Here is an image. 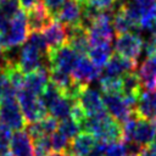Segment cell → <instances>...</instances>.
<instances>
[{
  "mask_svg": "<svg viewBox=\"0 0 156 156\" xmlns=\"http://www.w3.org/2000/svg\"><path fill=\"white\" fill-rule=\"evenodd\" d=\"M27 40H28L32 45H34V46L39 50V52H40L43 56H44V55H45V56L48 55V52H49V46H48L46 40H45V38H44V35H43L41 32H30Z\"/></svg>",
  "mask_w": 156,
  "mask_h": 156,
  "instance_id": "4dcf8cb0",
  "label": "cell"
},
{
  "mask_svg": "<svg viewBox=\"0 0 156 156\" xmlns=\"http://www.w3.org/2000/svg\"><path fill=\"white\" fill-rule=\"evenodd\" d=\"M100 73H101V68L95 66L89 57L80 56L71 74L73 79H76L77 82L89 85L91 82L100 78Z\"/></svg>",
  "mask_w": 156,
  "mask_h": 156,
  "instance_id": "8fae6325",
  "label": "cell"
},
{
  "mask_svg": "<svg viewBox=\"0 0 156 156\" xmlns=\"http://www.w3.org/2000/svg\"><path fill=\"white\" fill-rule=\"evenodd\" d=\"M54 20V16L50 13L48 7L44 5L41 0L37 2V5L30 9L27 13V21H28V28L30 32H41L45 27H48L51 21Z\"/></svg>",
  "mask_w": 156,
  "mask_h": 156,
  "instance_id": "7c38bea8",
  "label": "cell"
},
{
  "mask_svg": "<svg viewBox=\"0 0 156 156\" xmlns=\"http://www.w3.org/2000/svg\"><path fill=\"white\" fill-rule=\"evenodd\" d=\"M17 90L11 85L9 76L5 71L0 72V101L7 96H16Z\"/></svg>",
  "mask_w": 156,
  "mask_h": 156,
  "instance_id": "1f68e13d",
  "label": "cell"
},
{
  "mask_svg": "<svg viewBox=\"0 0 156 156\" xmlns=\"http://www.w3.org/2000/svg\"><path fill=\"white\" fill-rule=\"evenodd\" d=\"M73 104H74V100H72V99L67 98L65 94H62L48 107V112L50 113V116L55 117L57 121H62L65 118L71 117V111H72Z\"/></svg>",
  "mask_w": 156,
  "mask_h": 156,
  "instance_id": "603a6c76",
  "label": "cell"
},
{
  "mask_svg": "<svg viewBox=\"0 0 156 156\" xmlns=\"http://www.w3.org/2000/svg\"><path fill=\"white\" fill-rule=\"evenodd\" d=\"M48 83H49V67L44 65L37 71L24 74L22 88L39 96L41 91L45 89Z\"/></svg>",
  "mask_w": 156,
  "mask_h": 156,
  "instance_id": "2e32d148",
  "label": "cell"
},
{
  "mask_svg": "<svg viewBox=\"0 0 156 156\" xmlns=\"http://www.w3.org/2000/svg\"><path fill=\"white\" fill-rule=\"evenodd\" d=\"M116 0H88L87 4H90L100 10H111L115 5Z\"/></svg>",
  "mask_w": 156,
  "mask_h": 156,
  "instance_id": "8d00e7d4",
  "label": "cell"
},
{
  "mask_svg": "<svg viewBox=\"0 0 156 156\" xmlns=\"http://www.w3.org/2000/svg\"><path fill=\"white\" fill-rule=\"evenodd\" d=\"M50 141H51V150L54 151H68L69 145H71V139H68L66 135L60 133L58 130L54 132L50 135Z\"/></svg>",
  "mask_w": 156,
  "mask_h": 156,
  "instance_id": "f546056e",
  "label": "cell"
},
{
  "mask_svg": "<svg viewBox=\"0 0 156 156\" xmlns=\"http://www.w3.org/2000/svg\"><path fill=\"white\" fill-rule=\"evenodd\" d=\"M2 52H4V49H2L1 45H0V58H1V56H2Z\"/></svg>",
  "mask_w": 156,
  "mask_h": 156,
  "instance_id": "bcb514c9",
  "label": "cell"
},
{
  "mask_svg": "<svg viewBox=\"0 0 156 156\" xmlns=\"http://www.w3.org/2000/svg\"><path fill=\"white\" fill-rule=\"evenodd\" d=\"M43 55L39 52V50L32 45L28 40H26L20 49V60H18V68L24 73H30L40 68L43 65L41 61ZM48 66V65H46Z\"/></svg>",
  "mask_w": 156,
  "mask_h": 156,
  "instance_id": "9c48e42d",
  "label": "cell"
},
{
  "mask_svg": "<svg viewBox=\"0 0 156 156\" xmlns=\"http://www.w3.org/2000/svg\"><path fill=\"white\" fill-rule=\"evenodd\" d=\"M112 18H113L112 10L101 11L99 17L87 29L90 45L94 46V45H105L112 43L113 33H115V29L111 26Z\"/></svg>",
  "mask_w": 156,
  "mask_h": 156,
  "instance_id": "3957f363",
  "label": "cell"
},
{
  "mask_svg": "<svg viewBox=\"0 0 156 156\" xmlns=\"http://www.w3.org/2000/svg\"><path fill=\"white\" fill-rule=\"evenodd\" d=\"M95 143L96 138L91 133L82 130L76 138L71 140V145L67 152L71 156H87Z\"/></svg>",
  "mask_w": 156,
  "mask_h": 156,
  "instance_id": "44dd1931",
  "label": "cell"
},
{
  "mask_svg": "<svg viewBox=\"0 0 156 156\" xmlns=\"http://www.w3.org/2000/svg\"><path fill=\"white\" fill-rule=\"evenodd\" d=\"M113 29L117 34H123V33H128L129 30H133L135 34H138L135 27L133 26V23L128 20V17L126 16V13L123 12L122 9H117L113 12Z\"/></svg>",
  "mask_w": 156,
  "mask_h": 156,
  "instance_id": "4316f807",
  "label": "cell"
},
{
  "mask_svg": "<svg viewBox=\"0 0 156 156\" xmlns=\"http://www.w3.org/2000/svg\"><path fill=\"white\" fill-rule=\"evenodd\" d=\"M99 85L104 94H121L122 93V78L102 76L99 78Z\"/></svg>",
  "mask_w": 156,
  "mask_h": 156,
  "instance_id": "83f0119b",
  "label": "cell"
},
{
  "mask_svg": "<svg viewBox=\"0 0 156 156\" xmlns=\"http://www.w3.org/2000/svg\"><path fill=\"white\" fill-rule=\"evenodd\" d=\"M0 156H12V154L10 152V150H7V151H4V152H0Z\"/></svg>",
  "mask_w": 156,
  "mask_h": 156,
  "instance_id": "ee69618b",
  "label": "cell"
},
{
  "mask_svg": "<svg viewBox=\"0 0 156 156\" xmlns=\"http://www.w3.org/2000/svg\"><path fill=\"white\" fill-rule=\"evenodd\" d=\"M29 34L27 13L22 9H20L16 15L11 18L10 26L6 32L0 34V45L2 49H10L13 46H21L27 39Z\"/></svg>",
  "mask_w": 156,
  "mask_h": 156,
  "instance_id": "7a4b0ae2",
  "label": "cell"
},
{
  "mask_svg": "<svg viewBox=\"0 0 156 156\" xmlns=\"http://www.w3.org/2000/svg\"><path fill=\"white\" fill-rule=\"evenodd\" d=\"M102 100L107 113L121 124L134 112V110L126 102L122 94H104Z\"/></svg>",
  "mask_w": 156,
  "mask_h": 156,
  "instance_id": "ba28073f",
  "label": "cell"
},
{
  "mask_svg": "<svg viewBox=\"0 0 156 156\" xmlns=\"http://www.w3.org/2000/svg\"><path fill=\"white\" fill-rule=\"evenodd\" d=\"M54 18L65 27L77 26L82 22V5L76 0H66L63 5L55 12Z\"/></svg>",
  "mask_w": 156,
  "mask_h": 156,
  "instance_id": "4fadbf2b",
  "label": "cell"
},
{
  "mask_svg": "<svg viewBox=\"0 0 156 156\" xmlns=\"http://www.w3.org/2000/svg\"><path fill=\"white\" fill-rule=\"evenodd\" d=\"M1 71H2V69H1V68H0V72H1Z\"/></svg>",
  "mask_w": 156,
  "mask_h": 156,
  "instance_id": "681fc988",
  "label": "cell"
},
{
  "mask_svg": "<svg viewBox=\"0 0 156 156\" xmlns=\"http://www.w3.org/2000/svg\"><path fill=\"white\" fill-rule=\"evenodd\" d=\"M41 1H43L44 5L48 7V10L50 11V13L54 16L55 12L63 5V2H65L66 0H41Z\"/></svg>",
  "mask_w": 156,
  "mask_h": 156,
  "instance_id": "74e56055",
  "label": "cell"
},
{
  "mask_svg": "<svg viewBox=\"0 0 156 156\" xmlns=\"http://www.w3.org/2000/svg\"><path fill=\"white\" fill-rule=\"evenodd\" d=\"M57 130L72 140L73 138H76L80 133L82 129H80L79 123L76 119H73L72 117H68V118H65L62 121H58Z\"/></svg>",
  "mask_w": 156,
  "mask_h": 156,
  "instance_id": "f1b7e54d",
  "label": "cell"
},
{
  "mask_svg": "<svg viewBox=\"0 0 156 156\" xmlns=\"http://www.w3.org/2000/svg\"><path fill=\"white\" fill-rule=\"evenodd\" d=\"M80 128L84 132L91 133L96 140H102L108 144L123 140L122 124L112 118L107 111L95 116H87Z\"/></svg>",
  "mask_w": 156,
  "mask_h": 156,
  "instance_id": "6da1fadb",
  "label": "cell"
},
{
  "mask_svg": "<svg viewBox=\"0 0 156 156\" xmlns=\"http://www.w3.org/2000/svg\"><path fill=\"white\" fill-rule=\"evenodd\" d=\"M154 122H155V124H156V119H155V121H154Z\"/></svg>",
  "mask_w": 156,
  "mask_h": 156,
  "instance_id": "c3c4849f",
  "label": "cell"
},
{
  "mask_svg": "<svg viewBox=\"0 0 156 156\" xmlns=\"http://www.w3.org/2000/svg\"><path fill=\"white\" fill-rule=\"evenodd\" d=\"M20 2L18 0H4L1 4H0V10L10 18H12L16 12L20 10Z\"/></svg>",
  "mask_w": 156,
  "mask_h": 156,
  "instance_id": "e575fe53",
  "label": "cell"
},
{
  "mask_svg": "<svg viewBox=\"0 0 156 156\" xmlns=\"http://www.w3.org/2000/svg\"><path fill=\"white\" fill-rule=\"evenodd\" d=\"M17 100L22 113L28 123L37 122L48 116V108L41 102L40 98L26 89H20L17 91Z\"/></svg>",
  "mask_w": 156,
  "mask_h": 156,
  "instance_id": "277c9868",
  "label": "cell"
},
{
  "mask_svg": "<svg viewBox=\"0 0 156 156\" xmlns=\"http://www.w3.org/2000/svg\"><path fill=\"white\" fill-rule=\"evenodd\" d=\"M10 152L12 156H35L32 138L24 129L16 130L10 141Z\"/></svg>",
  "mask_w": 156,
  "mask_h": 156,
  "instance_id": "e0dca14e",
  "label": "cell"
},
{
  "mask_svg": "<svg viewBox=\"0 0 156 156\" xmlns=\"http://www.w3.org/2000/svg\"><path fill=\"white\" fill-rule=\"evenodd\" d=\"M39 0H18V2H20V7L23 10V11H29L30 9H33L35 5H37V2H38Z\"/></svg>",
  "mask_w": 156,
  "mask_h": 156,
  "instance_id": "60d3db41",
  "label": "cell"
},
{
  "mask_svg": "<svg viewBox=\"0 0 156 156\" xmlns=\"http://www.w3.org/2000/svg\"><path fill=\"white\" fill-rule=\"evenodd\" d=\"M0 122L13 130L24 129L27 121L16 96H7L0 101Z\"/></svg>",
  "mask_w": 156,
  "mask_h": 156,
  "instance_id": "5b68a950",
  "label": "cell"
},
{
  "mask_svg": "<svg viewBox=\"0 0 156 156\" xmlns=\"http://www.w3.org/2000/svg\"><path fill=\"white\" fill-rule=\"evenodd\" d=\"M143 46H144V41L139 34L123 33V34H118V37L115 41L113 50L116 54H118L126 58L138 61V58L141 54Z\"/></svg>",
  "mask_w": 156,
  "mask_h": 156,
  "instance_id": "52a82bcc",
  "label": "cell"
},
{
  "mask_svg": "<svg viewBox=\"0 0 156 156\" xmlns=\"http://www.w3.org/2000/svg\"><path fill=\"white\" fill-rule=\"evenodd\" d=\"M112 55V48L111 44H105V45H94L90 48L88 52V57L91 60V62L98 66L99 68H102L106 66L107 61L110 60Z\"/></svg>",
  "mask_w": 156,
  "mask_h": 156,
  "instance_id": "d4e9b609",
  "label": "cell"
},
{
  "mask_svg": "<svg viewBox=\"0 0 156 156\" xmlns=\"http://www.w3.org/2000/svg\"><path fill=\"white\" fill-rule=\"evenodd\" d=\"M138 74L141 85L146 90H156V56L146 57L141 63Z\"/></svg>",
  "mask_w": 156,
  "mask_h": 156,
  "instance_id": "7402d4cb",
  "label": "cell"
},
{
  "mask_svg": "<svg viewBox=\"0 0 156 156\" xmlns=\"http://www.w3.org/2000/svg\"><path fill=\"white\" fill-rule=\"evenodd\" d=\"M49 80L52 84H55L62 93H65L71 87V84L73 83L74 79L71 73H67L61 69L51 68V69H49Z\"/></svg>",
  "mask_w": 156,
  "mask_h": 156,
  "instance_id": "484cf974",
  "label": "cell"
},
{
  "mask_svg": "<svg viewBox=\"0 0 156 156\" xmlns=\"http://www.w3.org/2000/svg\"><path fill=\"white\" fill-rule=\"evenodd\" d=\"M128 156H138V155H128Z\"/></svg>",
  "mask_w": 156,
  "mask_h": 156,
  "instance_id": "7dc6e473",
  "label": "cell"
},
{
  "mask_svg": "<svg viewBox=\"0 0 156 156\" xmlns=\"http://www.w3.org/2000/svg\"><path fill=\"white\" fill-rule=\"evenodd\" d=\"M10 21H11V18L7 17V16L0 10V34L4 33V32H6V29H7L9 26H10Z\"/></svg>",
  "mask_w": 156,
  "mask_h": 156,
  "instance_id": "ab89813d",
  "label": "cell"
},
{
  "mask_svg": "<svg viewBox=\"0 0 156 156\" xmlns=\"http://www.w3.org/2000/svg\"><path fill=\"white\" fill-rule=\"evenodd\" d=\"M127 150H126V145L123 143V140L121 141H115V143H110L107 145L106 152L104 156H127Z\"/></svg>",
  "mask_w": 156,
  "mask_h": 156,
  "instance_id": "d6a6232c",
  "label": "cell"
},
{
  "mask_svg": "<svg viewBox=\"0 0 156 156\" xmlns=\"http://www.w3.org/2000/svg\"><path fill=\"white\" fill-rule=\"evenodd\" d=\"M77 101L80 105V107L84 110L87 116H95L106 112L102 96L98 90L89 88V85L82 90Z\"/></svg>",
  "mask_w": 156,
  "mask_h": 156,
  "instance_id": "30bf717a",
  "label": "cell"
},
{
  "mask_svg": "<svg viewBox=\"0 0 156 156\" xmlns=\"http://www.w3.org/2000/svg\"><path fill=\"white\" fill-rule=\"evenodd\" d=\"M133 1L145 12L146 10H150V9H152L155 6V1L156 0H133Z\"/></svg>",
  "mask_w": 156,
  "mask_h": 156,
  "instance_id": "f35d334b",
  "label": "cell"
},
{
  "mask_svg": "<svg viewBox=\"0 0 156 156\" xmlns=\"http://www.w3.org/2000/svg\"><path fill=\"white\" fill-rule=\"evenodd\" d=\"M67 44L80 56H85L90 50V43L88 39L87 29L82 24L66 27Z\"/></svg>",
  "mask_w": 156,
  "mask_h": 156,
  "instance_id": "5bb4252c",
  "label": "cell"
},
{
  "mask_svg": "<svg viewBox=\"0 0 156 156\" xmlns=\"http://www.w3.org/2000/svg\"><path fill=\"white\" fill-rule=\"evenodd\" d=\"M138 156H156V154H155L154 149L149 145V146H144V147L141 149V151L139 152Z\"/></svg>",
  "mask_w": 156,
  "mask_h": 156,
  "instance_id": "b9f144b4",
  "label": "cell"
},
{
  "mask_svg": "<svg viewBox=\"0 0 156 156\" xmlns=\"http://www.w3.org/2000/svg\"><path fill=\"white\" fill-rule=\"evenodd\" d=\"M134 112L138 115L139 118L155 121L156 119V90H146L141 91Z\"/></svg>",
  "mask_w": 156,
  "mask_h": 156,
  "instance_id": "9a60e30c",
  "label": "cell"
},
{
  "mask_svg": "<svg viewBox=\"0 0 156 156\" xmlns=\"http://www.w3.org/2000/svg\"><path fill=\"white\" fill-rule=\"evenodd\" d=\"M108 143L102 141V140H96V143L94 144V146L91 147V150L89 151V154L87 156H104L106 152Z\"/></svg>",
  "mask_w": 156,
  "mask_h": 156,
  "instance_id": "d590c367",
  "label": "cell"
},
{
  "mask_svg": "<svg viewBox=\"0 0 156 156\" xmlns=\"http://www.w3.org/2000/svg\"><path fill=\"white\" fill-rule=\"evenodd\" d=\"M79 57L80 55L76 52L68 44H63L60 48L49 50L46 55L49 69L56 68V69L65 71L67 73H72Z\"/></svg>",
  "mask_w": 156,
  "mask_h": 156,
  "instance_id": "8992f818",
  "label": "cell"
},
{
  "mask_svg": "<svg viewBox=\"0 0 156 156\" xmlns=\"http://www.w3.org/2000/svg\"><path fill=\"white\" fill-rule=\"evenodd\" d=\"M136 63H138V61L126 58L115 52L111 55L110 60L107 61V63L105 66V76L121 77V76L126 74L127 72L134 71L136 68Z\"/></svg>",
  "mask_w": 156,
  "mask_h": 156,
  "instance_id": "ac0fdd59",
  "label": "cell"
},
{
  "mask_svg": "<svg viewBox=\"0 0 156 156\" xmlns=\"http://www.w3.org/2000/svg\"><path fill=\"white\" fill-rule=\"evenodd\" d=\"M156 139V124L152 121L139 118L130 141H135L141 146H149Z\"/></svg>",
  "mask_w": 156,
  "mask_h": 156,
  "instance_id": "ffe728a7",
  "label": "cell"
},
{
  "mask_svg": "<svg viewBox=\"0 0 156 156\" xmlns=\"http://www.w3.org/2000/svg\"><path fill=\"white\" fill-rule=\"evenodd\" d=\"M46 44L49 46V50L60 48L63 44H67V30L66 27L60 23L58 21H56L55 18L51 21V23L45 27L41 30Z\"/></svg>",
  "mask_w": 156,
  "mask_h": 156,
  "instance_id": "d6986e66",
  "label": "cell"
},
{
  "mask_svg": "<svg viewBox=\"0 0 156 156\" xmlns=\"http://www.w3.org/2000/svg\"><path fill=\"white\" fill-rule=\"evenodd\" d=\"M11 129L5 126V124H0V152L7 151L10 150V141H11Z\"/></svg>",
  "mask_w": 156,
  "mask_h": 156,
  "instance_id": "836d02e7",
  "label": "cell"
},
{
  "mask_svg": "<svg viewBox=\"0 0 156 156\" xmlns=\"http://www.w3.org/2000/svg\"><path fill=\"white\" fill-rule=\"evenodd\" d=\"M150 146L154 149V151H155V154H156V139H155V140L151 143V145H150Z\"/></svg>",
  "mask_w": 156,
  "mask_h": 156,
  "instance_id": "f6af8a7d",
  "label": "cell"
},
{
  "mask_svg": "<svg viewBox=\"0 0 156 156\" xmlns=\"http://www.w3.org/2000/svg\"><path fill=\"white\" fill-rule=\"evenodd\" d=\"M46 156H71V155L66 151H52V152H49Z\"/></svg>",
  "mask_w": 156,
  "mask_h": 156,
  "instance_id": "7bdbcfd3",
  "label": "cell"
},
{
  "mask_svg": "<svg viewBox=\"0 0 156 156\" xmlns=\"http://www.w3.org/2000/svg\"><path fill=\"white\" fill-rule=\"evenodd\" d=\"M143 85L141 80L139 78V74L134 71L127 72L122 77V95L123 96H133V98H139Z\"/></svg>",
  "mask_w": 156,
  "mask_h": 156,
  "instance_id": "cb8c5ba5",
  "label": "cell"
}]
</instances>
